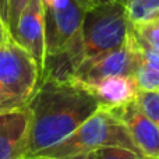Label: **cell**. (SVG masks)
Listing matches in <instances>:
<instances>
[{"mask_svg": "<svg viewBox=\"0 0 159 159\" xmlns=\"http://www.w3.org/2000/svg\"><path fill=\"white\" fill-rule=\"evenodd\" d=\"M93 0H53L45 8L46 57L82 49V24Z\"/></svg>", "mask_w": 159, "mask_h": 159, "instance_id": "cell-5", "label": "cell"}, {"mask_svg": "<svg viewBox=\"0 0 159 159\" xmlns=\"http://www.w3.org/2000/svg\"><path fill=\"white\" fill-rule=\"evenodd\" d=\"M85 159H145L141 155L121 148V147H103L88 154Z\"/></svg>", "mask_w": 159, "mask_h": 159, "instance_id": "cell-14", "label": "cell"}, {"mask_svg": "<svg viewBox=\"0 0 159 159\" xmlns=\"http://www.w3.org/2000/svg\"><path fill=\"white\" fill-rule=\"evenodd\" d=\"M28 129V106L0 115V159H25Z\"/></svg>", "mask_w": 159, "mask_h": 159, "instance_id": "cell-9", "label": "cell"}, {"mask_svg": "<svg viewBox=\"0 0 159 159\" xmlns=\"http://www.w3.org/2000/svg\"><path fill=\"white\" fill-rule=\"evenodd\" d=\"M10 39H11V34L8 31V27L4 22V20L2 18V16H0V46L3 43H6L7 41H10Z\"/></svg>", "mask_w": 159, "mask_h": 159, "instance_id": "cell-17", "label": "cell"}, {"mask_svg": "<svg viewBox=\"0 0 159 159\" xmlns=\"http://www.w3.org/2000/svg\"><path fill=\"white\" fill-rule=\"evenodd\" d=\"M103 147H121L144 157L135 147L123 121L110 110L105 109L96 110L66 140L56 144L52 148L42 151L36 157H49L56 159H85L88 154Z\"/></svg>", "mask_w": 159, "mask_h": 159, "instance_id": "cell-2", "label": "cell"}, {"mask_svg": "<svg viewBox=\"0 0 159 159\" xmlns=\"http://www.w3.org/2000/svg\"><path fill=\"white\" fill-rule=\"evenodd\" d=\"M30 0H7V6H8V22L7 27L10 34L13 35V32L16 31L17 22H18V18L21 16L22 10L25 8V6L28 4Z\"/></svg>", "mask_w": 159, "mask_h": 159, "instance_id": "cell-16", "label": "cell"}, {"mask_svg": "<svg viewBox=\"0 0 159 159\" xmlns=\"http://www.w3.org/2000/svg\"><path fill=\"white\" fill-rule=\"evenodd\" d=\"M133 30L143 42H145L151 48L159 49V18L144 24L133 25Z\"/></svg>", "mask_w": 159, "mask_h": 159, "instance_id": "cell-15", "label": "cell"}, {"mask_svg": "<svg viewBox=\"0 0 159 159\" xmlns=\"http://www.w3.org/2000/svg\"><path fill=\"white\" fill-rule=\"evenodd\" d=\"M0 16L4 20V22H8V6H7V0H0Z\"/></svg>", "mask_w": 159, "mask_h": 159, "instance_id": "cell-18", "label": "cell"}, {"mask_svg": "<svg viewBox=\"0 0 159 159\" xmlns=\"http://www.w3.org/2000/svg\"><path fill=\"white\" fill-rule=\"evenodd\" d=\"M41 81L34 57L13 38L0 46V115L25 107Z\"/></svg>", "mask_w": 159, "mask_h": 159, "instance_id": "cell-4", "label": "cell"}, {"mask_svg": "<svg viewBox=\"0 0 159 159\" xmlns=\"http://www.w3.org/2000/svg\"><path fill=\"white\" fill-rule=\"evenodd\" d=\"M52 2H53V0H42L43 6H49V4H52Z\"/></svg>", "mask_w": 159, "mask_h": 159, "instance_id": "cell-19", "label": "cell"}, {"mask_svg": "<svg viewBox=\"0 0 159 159\" xmlns=\"http://www.w3.org/2000/svg\"><path fill=\"white\" fill-rule=\"evenodd\" d=\"M110 112L124 123L135 147L144 157L147 159H159V127L143 113L135 101Z\"/></svg>", "mask_w": 159, "mask_h": 159, "instance_id": "cell-8", "label": "cell"}, {"mask_svg": "<svg viewBox=\"0 0 159 159\" xmlns=\"http://www.w3.org/2000/svg\"><path fill=\"white\" fill-rule=\"evenodd\" d=\"M127 13L131 25L159 18V0H129Z\"/></svg>", "mask_w": 159, "mask_h": 159, "instance_id": "cell-11", "label": "cell"}, {"mask_svg": "<svg viewBox=\"0 0 159 159\" xmlns=\"http://www.w3.org/2000/svg\"><path fill=\"white\" fill-rule=\"evenodd\" d=\"M27 106L30 129L25 159H34L42 151L66 140L101 109L91 88L74 75L42 77Z\"/></svg>", "mask_w": 159, "mask_h": 159, "instance_id": "cell-1", "label": "cell"}, {"mask_svg": "<svg viewBox=\"0 0 159 159\" xmlns=\"http://www.w3.org/2000/svg\"><path fill=\"white\" fill-rule=\"evenodd\" d=\"M140 63L141 57L135 46L134 31L131 30L123 46L98 57L85 59L74 73V77L84 84L92 85L109 77L134 75Z\"/></svg>", "mask_w": 159, "mask_h": 159, "instance_id": "cell-6", "label": "cell"}, {"mask_svg": "<svg viewBox=\"0 0 159 159\" xmlns=\"http://www.w3.org/2000/svg\"><path fill=\"white\" fill-rule=\"evenodd\" d=\"M34 159H56V158H49V157H36Z\"/></svg>", "mask_w": 159, "mask_h": 159, "instance_id": "cell-20", "label": "cell"}, {"mask_svg": "<svg viewBox=\"0 0 159 159\" xmlns=\"http://www.w3.org/2000/svg\"><path fill=\"white\" fill-rule=\"evenodd\" d=\"M137 106L145 113L159 127V91L158 92H144L140 91L135 99Z\"/></svg>", "mask_w": 159, "mask_h": 159, "instance_id": "cell-13", "label": "cell"}, {"mask_svg": "<svg viewBox=\"0 0 159 159\" xmlns=\"http://www.w3.org/2000/svg\"><path fill=\"white\" fill-rule=\"evenodd\" d=\"M137 87L144 92H158L159 91V69L148 63L141 61L134 73Z\"/></svg>", "mask_w": 159, "mask_h": 159, "instance_id": "cell-12", "label": "cell"}, {"mask_svg": "<svg viewBox=\"0 0 159 159\" xmlns=\"http://www.w3.org/2000/svg\"><path fill=\"white\" fill-rule=\"evenodd\" d=\"M131 30L126 2L93 0L85 14L81 30L85 59L98 57L121 48Z\"/></svg>", "mask_w": 159, "mask_h": 159, "instance_id": "cell-3", "label": "cell"}, {"mask_svg": "<svg viewBox=\"0 0 159 159\" xmlns=\"http://www.w3.org/2000/svg\"><path fill=\"white\" fill-rule=\"evenodd\" d=\"M88 87L98 99L101 109L105 110H113L131 103L140 92L134 75L109 77Z\"/></svg>", "mask_w": 159, "mask_h": 159, "instance_id": "cell-10", "label": "cell"}, {"mask_svg": "<svg viewBox=\"0 0 159 159\" xmlns=\"http://www.w3.org/2000/svg\"><path fill=\"white\" fill-rule=\"evenodd\" d=\"M124 2H126V3H129V0H124Z\"/></svg>", "mask_w": 159, "mask_h": 159, "instance_id": "cell-21", "label": "cell"}, {"mask_svg": "<svg viewBox=\"0 0 159 159\" xmlns=\"http://www.w3.org/2000/svg\"><path fill=\"white\" fill-rule=\"evenodd\" d=\"M11 38L21 45L34 57L41 71L45 70L46 43H45V8L42 0H30L17 22Z\"/></svg>", "mask_w": 159, "mask_h": 159, "instance_id": "cell-7", "label": "cell"}, {"mask_svg": "<svg viewBox=\"0 0 159 159\" xmlns=\"http://www.w3.org/2000/svg\"><path fill=\"white\" fill-rule=\"evenodd\" d=\"M123 2H124V0H123Z\"/></svg>", "mask_w": 159, "mask_h": 159, "instance_id": "cell-22", "label": "cell"}]
</instances>
